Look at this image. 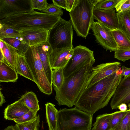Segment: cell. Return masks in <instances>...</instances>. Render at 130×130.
Wrapping results in <instances>:
<instances>
[{
    "mask_svg": "<svg viewBox=\"0 0 130 130\" xmlns=\"http://www.w3.org/2000/svg\"><path fill=\"white\" fill-rule=\"evenodd\" d=\"M121 68L115 73L97 82L83 92L75 107L93 115L108 104L123 76Z\"/></svg>",
    "mask_w": 130,
    "mask_h": 130,
    "instance_id": "1",
    "label": "cell"
},
{
    "mask_svg": "<svg viewBox=\"0 0 130 130\" xmlns=\"http://www.w3.org/2000/svg\"><path fill=\"white\" fill-rule=\"evenodd\" d=\"M94 63L92 62L86 65L64 78L62 85L59 89L53 86L56 92L55 99L59 105H64L69 107L75 105L85 88Z\"/></svg>",
    "mask_w": 130,
    "mask_h": 130,
    "instance_id": "2",
    "label": "cell"
},
{
    "mask_svg": "<svg viewBox=\"0 0 130 130\" xmlns=\"http://www.w3.org/2000/svg\"><path fill=\"white\" fill-rule=\"evenodd\" d=\"M61 16L34 10L8 16L0 20V23L19 31L30 29H42L50 31Z\"/></svg>",
    "mask_w": 130,
    "mask_h": 130,
    "instance_id": "3",
    "label": "cell"
},
{
    "mask_svg": "<svg viewBox=\"0 0 130 130\" xmlns=\"http://www.w3.org/2000/svg\"><path fill=\"white\" fill-rule=\"evenodd\" d=\"M92 115L75 107L58 110L56 130H91Z\"/></svg>",
    "mask_w": 130,
    "mask_h": 130,
    "instance_id": "4",
    "label": "cell"
},
{
    "mask_svg": "<svg viewBox=\"0 0 130 130\" xmlns=\"http://www.w3.org/2000/svg\"><path fill=\"white\" fill-rule=\"evenodd\" d=\"M95 6L90 0H79L70 12L73 27L77 36L86 38L94 21L93 12Z\"/></svg>",
    "mask_w": 130,
    "mask_h": 130,
    "instance_id": "5",
    "label": "cell"
},
{
    "mask_svg": "<svg viewBox=\"0 0 130 130\" xmlns=\"http://www.w3.org/2000/svg\"><path fill=\"white\" fill-rule=\"evenodd\" d=\"M24 56L40 90L46 94H51L52 85L47 77L36 47L29 46Z\"/></svg>",
    "mask_w": 130,
    "mask_h": 130,
    "instance_id": "6",
    "label": "cell"
},
{
    "mask_svg": "<svg viewBox=\"0 0 130 130\" xmlns=\"http://www.w3.org/2000/svg\"><path fill=\"white\" fill-rule=\"evenodd\" d=\"M73 27L70 20L67 21L60 18L49 31L48 40L53 49L68 47L74 48Z\"/></svg>",
    "mask_w": 130,
    "mask_h": 130,
    "instance_id": "7",
    "label": "cell"
},
{
    "mask_svg": "<svg viewBox=\"0 0 130 130\" xmlns=\"http://www.w3.org/2000/svg\"><path fill=\"white\" fill-rule=\"evenodd\" d=\"M73 50L72 56L63 69L64 78L78 71L86 65L95 62L93 51L86 47L79 45Z\"/></svg>",
    "mask_w": 130,
    "mask_h": 130,
    "instance_id": "8",
    "label": "cell"
},
{
    "mask_svg": "<svg viewBox=\"0 0 130 130\" xmlns=\"http://www.w3.org/2000/svg\"><path fill=\"white\" fill-rule=\"evenodd\" d=\"M96 40L106 51L115 52L118 49L117 44L111 29L98 21L93 22L91 26Z\"/></svg>",
    "mask_w": 130,
    "mask_h": 130,
    "instance_id": "9",
    "label": "cell"
},
{
    "mask_svg": "<svg viewBox=\"0 0 130 130\" xmlns=\"http://www.w3.org/2000/svg\"><path fill=\"white\" fill-rule=\"evenodd\" d=\"M118 62L102 63L93 67L92 72L86 84L85 89L104 78L114 74L121 68Z\"/></svg>",
    "mask_w": 130,
    "mask_h": 130,
    "instance_id": "10",
    "label": "cell"
},
{
    "mask_svg": "<svg viewBox=\"0 0 130 130\" xmlns=\"http://www.w3.org/2000/svg\"><path fill=\"white\" fill-rule=\"evenodd\" d=\"M31 11L30 0H0V19Z\"/></svg>",
    "mask_w": 130,
    "mask_h": 130,
    "instance_id": "11",
    "label": "cell"
},
{
    "mask_svg": "<svg viewBox=\"0 0 130 130\" xmlns=\"http://www.w3.org/2000/svg\"><path fill=\"white\" fill-rule=\"evenodd\" d=\"M130 102V74L122 78L111 98L110 106L112 110L117 109L121 104Z\"/></svg>",
    "mask_w": 130,
    "mask_h": 130,
    "instance_id": "12",
    "label": "cell"
},
{
    "mask_svg": "<svg viewBox=\"0 0 130 130\" xmlns=\"http://www.w3.org/2000/svg\"><path fill=\"white\" fill-rule=\"evenodd\" d=\"M19 39L29 46H35L48 40L49 31L44 29H30L20 31Z\"/></svg>",
    "mask_w": 130,
    "mask_h": 130,
    "instance_id": "13",
    "label": "cell"
},
{
    "mask_svg": "<svg viewBox=\"0 0 130 130\" xmlns=\"http://www.w3.org/2000/svg\"><path fill=\"white\" fill-rule=\"evenodd\" d=\"M73 49L68 47L53 49L49 56L52 69L64 68L73 54Z\"/></svg>",
    "mask_w": 130,
    "mask_h": 130,
    "instance_id": "14",
    "label": "cell"
},
{
    "mask_svg": "<svg viewBox=\"0 0 130 130\" xmlns=\"http://www.w3.org/2000/svg\"><path fill=\"white\" fill-rule=\"evenodd\" d=\"M93 15L94 19L111 30L117 29L118 19L115 9L103 10L95 6Z\"/></svg>",
    "mask_w": 130,
    "mask_h": 130,
    "instance_id": "15",
    "label": "cell"
},
{
    "mask_svg": "<svg viewBox=\"0 0 130 130\" xmlns=\"http://www.w3.org/2000/svg\"><path fill=\"white\" fill-rule=\"evenodd\" d=\"M36 46L37 49L47 77L50 83L52 85V69L49 61V56L53 49L48 40Z\"/></svg>",
    "mask_w": 130,
    "mask_h": 130,
    "instance_id": "16",
    "label": "cell"
},
{
    "mask_svg": "<svg viewBox=\"0 0 130 130\" xmlns=\"http://www.w3.org/2000/svg\"><path fill=\"white\" fill-rule=\"evenodd\" d=\"M30 110L19 100L8 105L4 112V118L6 120H13L19 118Z\"/></svg>",
    "mask_w": 130,
    "mask_h": 130,
    "instance_id": "17",
    "label": "cell"
},
{
    "mask_svg": "<svg viewBox=\"0 0 130 130\" xmlns=\"http://www.w3.org/2000/svg\"><path fill=\"white\" fill-rule=\"evenodd\" d=\"M18 74L5 59L0 61V82H15L18 78Z\"/></svg>",
    "mask_w": 130,
    "mask_h": 130,
    "instance_id": "18",
    "label": "cell"
},
{
    "mask_svg": "<svg viewBox=\"0 0 130 130\" xmlns=\"http://www.w3.org/2000/svg\"><path fill=\"white\" fill-rule=\"evenodd\" d=\"M15 69L18 74L35 82L33 76L24 56L18 55Z\"/></svg>",
    "mask_w": 130,
    "mask_h": 130,
    "instance_id": "19",
    "label": "cell"
},
{
    "mask_svg": "<svg viewBox=\"0 0 130 130\" xmlns=\"http://www.w3.org/2000/svg\"><path fill=\"white\" fill-rule=\"evenodd\" d=\"M117 29L120 30L130 40V10L117 13Z\"/></svg>",
    "mask_w": 130,
    "mask_h": 130,
    "instance_id": "20",
    "label": "cell"
},
{
    "mask_svg": "<svg viewBox=\"0 0 130 130\" xmlns=\"http://www.w3.org/2000/svg\"><path fill=\"white\" fill-rule=\"evenodd\" d=\"M19 100L32 112L37 113L40 109L39 101L37 96L32 91L25 93Z\"/></svg>",
    "mask_w": 130,
    "mask_h": 130,
    "instance_id": "21",
    "label": "cell"
},
{
    "mask_svg": "<svg viewBox=\"0 0 130 130\" xmlns=\"http://www.w3.org/2000/svg\"><path fill=\"white\" fill-rule=\"evenodd\" d=\"M46 116L49 130H56L57 117L58 110L55 106L51 103H48L45 105Z\"/></svg>",
    "mask_w": 130,
    "mask_h": 130,
    "instance_id": "22",
    "label": "cell"
},
{
    "mask_svg": "<svg viewBox=\"0 0 130 130\" xmlns=\"http://www.w3.org/2000/svg\"><path fill=\"white\" fill-rule=\"evenodd\" d=\"M113 113H104L98 116L91 130H110L111 120Z\"/></svg>",
    "mask_w": 130,
    "mask_h": 130,
    "instance_id": "23",
    "label": "cell"
},
{
    "mask_svg": "<svg viewBox=\"0 0 130 130\" xmlns=\"http://www.w3.org/2000/svg\"><path fill=\"white\" fill-rule=\"evenodd\" d=\"M2 41L4 43V46L3 48L0 50L2 51L5 59L8 63L15 69L17 57L19 54L18 51L13 47Z\"/></svg>",
    "mask_w": 130,
    "mask_h": 130,
    "instance_id": "24",
    "label": "cell"
},
{
    "mask_svg": "<svg viewBox=\"0 0 130 130\" xmlns=\"http://www.w3.org/2000/svg\"><path fill=\"white\" fill-rule=\"evenodd\" d=\"M111 31L117 44L118 49H130V40L120 30L117 29L111 30Z\"/></svg>",
    "mask_w": 130,
    "mask_h": 130,
    "instance_id": "25",
    "label": "cell"
},
{
    "mask_svg": "<svg viewBox=\"0 0 130 130\" xmlns=\"http://www.w3.org/2000/svg\"><path fill=\"white\" fill-rule=\"evenodd\" d=\"M40 116L37 115L34 119L30 121L19 123L14 126L15 130H39L40 126Z\"/></svg>",
    "mask_w": 130,
    "mask_h": 130,
    "instance_id": "26",
    "label": "cell"
},
{
    "mask_svg": "<svg viewBox=\"0 0 130 130\" xmlns=\"http://www.w3.org/2000/svg\"><path fill=\"white\" fill-rule=\"evenodd\" d=\"M1 40L15 48L21 55L24 56L29 46L18 38H7Z\"/></svg>",
    "mask_w": 130,
    "mask_h": 130,
    "instance_id": "27",
    "label": "cell"
},
{
    "mask_svg": "<svg viewBox=\"0 0 130 130\" xmlns=\"http://www.w3.org/2000/svg\"><path fill=\"white\" fill-rule=\"evenodd\" d=\"M21 36L20 31L11 27L0 23V39L7 38L19 39Z\"/></svg>",
    "mask_w": 130,
    "mask_h": 130,
    "instance_id": "28",
    "label": "cell"
},
{
    "mask_svg": "<svg viewBox=\"0 0 130 130\" xmlns=\"http://www.w3.org/2000/svg\"><path fill=\"white\" fill-rule=\"evenodd\" d=\"M63 68L52 69V82L53 86L58 89L62 85L64 79Z\"/></svg>",
    "mask_w": 130,
    "mask_h": 130,
    "instance_id": "29",
    "label": "cell"
},
{
    "mask_svg": "<svg viewBox=\"0 0 130 130\" xmlns=\"http://www.w3.org/2000/svg\"><path fill=\"white\" fill-rule=\"evenodd\" d=\"M119 0H101L95 5L98 9L107 10L115 9V7Z\"/></svg>",
    "mask_w": 130,
    "mask_h": 130,
    "instance_id": "30",
    "label": "cell"
},
{
    "mask_svg": "<svg viewBox=\"0 0 130 130\" xmlns=\"http://www.w3.org/2000/svg\"><path fill=\"white\" fill-rule=\"evenodd\" d=\"M128 111H117L113 113L111 120V129H113L121 121Z\"/></svg>",
    "mask_w": 130,
    "mask_h": 130,
    "instance_id": "31",
    "label": "cell"
},
{
    "mask_svg": "<svg viewBox=\"0 0 130 130\" xmlns=\"http://www.w3.org/2000/svg\"><path fill=\"white\" fill-rule=\"evenodd\" d=\"M31 11L35 9L42 11L45 10L49 4L46 0H30Z\"/></svg>",
    "mask_w": 130,
    "mask_h": 130,
    "instance_id": "32",
    "label": "cell"
},
{
    "mask_svg": "<svg viewBox=\"0 0 130 130\" xmlns=\"http://www.w3.org/2000/svg\"><path fill=\"white\" fill-rule=\"evenodd\" d=\"M114 58L123 62L130 60V49L126 50L118 49L115 52Z\"/></svg>",
    "mask_w": 130,
    "mask_h": 130,
    "instance_id": "33",
    "label": "cell"
},
{
    "mask_svg": "<svg viewBox=\"0 0 130 130\" xmlns=\"http://www.w3.org/2000/svg\"><path fill=\"white\" fill-rule=\"evenodd\" d=\"M130 124V109L122 120L120 123L113 129L124 130L129 128Z\"/></svg>",
    "mask_w": 130,
    "mask_h": 130,
    "instance_id": "34",
    "label": "cell"
},
{
    "mask_svg": "<svg viewBox=\"0 0 130 130\" xmlns=\"http://www.w3.org/2000/svg\"><path fill=\"white\" fill-rule=\"evenodd\" d=\"M115 9L117 13L130 10V0H119L115 6Z\"/></svg>",
    "mask_w": 130,
    "mask_h": 130,
    "instance_id": "35",
    "label": "cell"
},
{
    "mask_svg": "<svg viewBox=\"0 0 130 130\" xmlns=\"http://www.w3.org/2000/svg\"><path fill=\"white\" fill-rule=\"evenodd\" d=\"M41 12L45 13L62 16L63 11L61 8L55 5L53 3L49 4L47 8Z\"/></svg>",
    "mask_w": 130,
    "mask_h": 130,
    "instance_id": "36",
    "label": "cell"
},
{
    "mask_svg": "<svg viewBox=\"0 0 130 130\" xmlns=\"http://www.w3.org/2000/svg\"><path fill=\"white\" fill-rule=\"evenodd\" d=\"M36 113L29 110L22 116L14 119L13 121L16 123L27 122L35 119L37 116Z\"/></svg>",
    "mask_w": 130,
    "mask_h": 130,
    "instance_id": "37",
    "label": "cell"
},
{
    "mask_svg": "<svg viewBox=\"0 0 130 130\" xmlns=\"http://www.w3.org/2000/svg\"><path fill=\"white\" fill-rule=\"evenodd\" d=\"M79 0H67V7L66 10L70 12L76 6Z\"/></svg>",
    "mask_w": 130,
    "mask_h": 130,
    "instance_id": "38",
    "label": "cell"
},
{
    "mask_svg": "<svg viewBox=\"0 0 130 130\" xmlns=\"http://www.w3.org/2000/svg\"><path fill=\"white\" fill-rule=\"evenodd\" d=\"M53 3L58 7L64 9H66L67 0H52Z\"/></svg>",
    "mask_w": 130,
    "mask_h": 130,
    "instance_id": "39",
    "label": "cell"
},
{
    "mask_svg": "<svg viewBox=\"0 0 130 130\" xmlns=\"http://www.w3.org/2000/svg\"><path fill=\"white\" fill-rule=\"evenodd\" d=\"M122 71V75L124 77H125L130 74V68L126 67L124 65H122L121 67Z\"/></svg>",
    "mask_w": 130,
    "mask_h": 130,
    "instance_id": "40",
    "label": "cell"
},
{
    "mask_svg": "<svg viewBox=\"0 0 130 130\" xmlns=\"http://www.w3.org/2000/svg\"><path fill=\"white\" fill-rule=\"evenodd\" d=\"M118 109H119L120 111H125L128 110L126 104L124 103H122L119 105L118 107Z\"/></svg>",
    "mask_w": 130,
    "mask_h": 130,
    "instance_id": "41",
    "label": "cell"
},
{
    "mask_svg": "<svg viewBox=\"0 0 130 130\" xmlns=\"http://www.w3.org/2000/svg\"><path fill=\"white\" fill-rule=\"evenodd\" d=\"M1 88H0V106H1L6 101L5 97L4 96L2 92L1 91Z\"/></svg>",
    "mask_w": 130,
    "mask_h": 130,
    "instance_id": "42",
    "label": "cell"
},
{
    "mask_svg": "<svg viewBox=\"0 0 130 130\" xmlns=\"http://www.w3.org/2000/svg\"><path fill=\"white\" fill-rule=\"evenodd\" d=\"M0 61H3L5 59V57L2 51L0 50Z\"/></svg>",
    "mask_w": 130,
    "mask_h": 130,
    "instance_id": "43",
    "label": "cell"
},
{
    "mask_svg": "<svg viewBox=\"0 0 130 130\" xmlns=\"http://www.w3.org/2000/svg\"><path fill=\"white\" fill-rule=\"evenodd\" d=\"M4 130H15L14 126L13 125H10L4 129Z\"/></svg>",
    "mask_w": 130,
    "mask_h": 130,
    "instance_id": "44",
    "label": "cell"
},
{
    "mask_svg": "<svg viewBox=\"0 0 130 130\" xmlns=\"http://www.w3.org/2000/svg\"><path fill=\"white\" fill-rule=\"evenodd\" d=\"M128 106L129 108V109H130V102L128 104Z\"/></svg>",
    "mask_w": 130,
    "mask_h": 130,
    "instance_id": "45",
    "label": "cell"
},
{
    "mask_svg": "<svg viewBox=\"0 0 130 130\" xmlns=\"http://www.w3.org/2000/svg\"><path fill=\"white\" fill-rule=\"evenodd\" d=\"M110 130H113V129H111ZM124 130H129V128H127L126 129H125Z\"/></svg>",
    "mask_w": 130,
    "mask_h": 130,
    "instance_id": "46",
    "label": "cell"
},
{
    "mask_svg": "<svg viewBox=\"0 0 130 130\" xmlns=\"http://www.w3.org/2000/svg\"><path fill=\"white\" fill-rule=\"evenodd\" d=\"M129 130H130V124L129 126Z\"/></svg>",
    "mask_w": 130,
    "mask_h": 130,
    "instance_id": "47",
    "label": "cell"
}]
</instances>
